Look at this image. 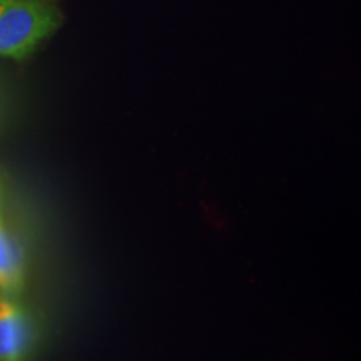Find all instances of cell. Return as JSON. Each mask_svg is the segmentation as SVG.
I'll use <instances>...</instances> for the list:
<instances>
[{
    "label": "cell",
    "mask_w": 361,
    "mask_h": 361,
    "mask_svg": "<svg viewBox=\"0 0 361 361\" xmlns=\"http://www.w3.org/2000/svg\"><path fill=\"white\" fill-rule=\"evenodd\" d=\"M35 343V326L17 298L0 295V361H27Z\"/></svg>",
    "instance_id": "2"
},
{
    "label": "cell",
    "mask_w": 361,
    "mask_h": 361,
    "mask_svg": "<svg viewBox=\"0 0 361 361\" xmlns=\"http://www.w3.org/2000/svg\"><path fill=\"white\" fill-rule=\"evenodd\" d=\"M25 284V252L0 213V295L17 298Z\"/></svg>",
    "instance_id": "3"
},
{
    "label": "cell",
    "mask_w": 361,
    "mask_h": 361,
    "mask_svg": "<svg viewBox=\"0 0 361 361\" xmlns=\"http://www.w3.org/2000/svg\"><path fill=\"white\" fill-rule=\"evenodd\" d=\"M61 24V0H0V57H29Z\"/></svg>",
    "instance_id": "1"
}]
</instances>
